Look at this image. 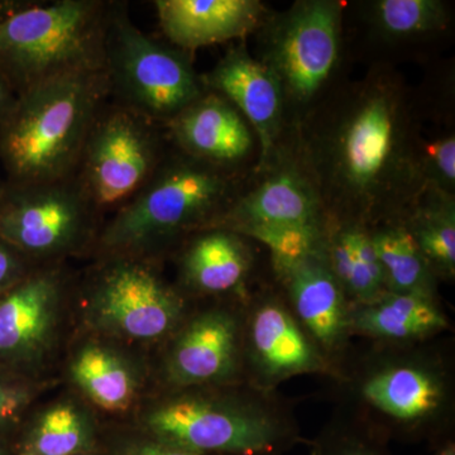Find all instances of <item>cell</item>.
<instances>
[{"label": "cell", "mask_w": 455, "mask_h": 455, "mask_svg": "<svg viewBox=\"0 0 455 455\" xmlns=\"http://www.w3.org/2000/svg\"><path fill=\"white\" fill-rule=\"evenodd\" d=\"M339 3H299L275 33L267 66L284 92L296 100L307 101L331 76L339 56Z\"/></svg>", "instance_id": "5bb4252c"}, {"label": "cell", "mask_w": 455, "mask_h": 455, "mask_svg": "<svg viewBox=\"0 0 455 455\" xmlns=\"http://www.w3.org/2000/svg\"><path fill=\"white\" fill-rule=\"evenodd\" d=\"M103 220L76 176L12 185L0 196V238L36 265L89 256Z\"/></svg>", "instance_id": "9c48e42d"}, {"label": "cell", "mask_w": 455, "mask_h": 455, "mask_svg": "<svg viewBox=\"0 0 455 455\" xmlns=\"http://www.w3.org/2000/svg\"><path fill=\"white\" fill-rule=\"evenodd\" d=\"M5 188V180L0 178V196H2L3 191H4Z\"/></svg>", "instance_id": "f35d334b"}, {"label": "cell", "mask_w": 455, "mask_h": 455, "mask_svg": "<svg viewBox=\"0 0 455 455\" xmlns=\"http://www.w3.org/2000/svg\"><path fill=\"white\" fill-rule=\"evenodd\" d=\"M397 113L390 95L362 99L341 125L335 145L339 178L355 193L373 191L390 173L397 151Z\"/></svg>", "instance_id": "9a60e30c"}, {"label": "cell", "mask_w": 455, "mask_h": 455, "mask_svg": "<svg viewBox=\"0 0 455 455\" xmlns=\"http://www.w3.org/2000/svg\"><path fill=\"white\" fill-rule=\"evenodd\" d=\"M410 233L434 276L454 278L455 212L453 204H442L420 212Z\"/></svg>", "instance_id": "484cf974"}, {"label": "cell", "mask_w": 455, "mask_h": 455, "mask_svg": "<svg viewBox=\"0 0 455 455\" xmlns=\"http://www.w3.org/2000/svg\"><path fill=\"white\" fill-rule=\"evenodd\" d=\"M114 2L33 0L0 22V74L14 94L77 71L104 70Z\"/></svg>", "instance_id": "277c9868"}, {"label": "cell", "mask_w": 455, "mask_h": 455, "mask_svg": "<svg viewBox=\"0 0 455 455\" xmlns=\"http://www.w3.org/2000/svg\"><path fill=\"white\" fill-rule=\"evenodd\" d=\"M82 455H104L103 449H99V451H90V453H85Z\"/></svg>", "instance_id": "74e56055"}, {"label": "cell", "mask_w": 455, "mask_h": 455, "mask_svg": "<svg viewBox=\"0 0 455 455\" xmlns=\"http://www.w3.org/2000/svg\"><path fill=\"white\" fill-rule=\"evenodd\" d=\"M171 149L164 125L108 100L74 175L106 221L151 181Z\"/></svg>", "instance_id": "ba28073f"}, {"label": "cell", "mask_w": 455, "mask_h": 455, "mask_svg": "<svg viewBox=\"0 0 455 455\" xmlns=\"http://www.w3.org/2000/svg\"><path fill=\"white\" fill-rule=\"evenodd\" d=\"M244 311L215 304L188 311L151 359L157 390L221 387L244 379Z\"/></svg>", "instance_id": "8fae6325"}, {"label": "cell", "mask_w": 455, "mask_h": 455, "mask_svg": "<svg viewBox=\"0 0 455 455\" xmlns=\"http://www.w3.org/2000/svg\"><path fill=\"white\" fill-rule=\"evenodd\" d=\"M235 200L232 171L204 164L171 145L151 181L104 221L90 257L163 262L188 236L217 226Z\"/></svg>", "instance_id": "7a4b0ae2"}, {"label": "cell", "mask_w": 455, "mask_h": 455, "mask_svg": "<svg viewBox=\"0 0 455 455\" xmlns=\"http://www.w3.org/2000/svg\"><path fill=\"white\" fill-rule=\"evenodd\" d=\"M0 455H5L4 449L0 448Z\"/></svg>", "instance_id": "ab89813d"}, {"label": "cell", "mask_w": 455, "mask_h": 455, "mask_svg": "<svg viewBox=\"0 0 455 455\" xmlns=\"http://www.w3.org/2000/svg\"><path fill=\"white\" fill-rule=\"evenodd\" d=\"M314 443L319 455H391L387 440L361 423L335 425Z\"/></svg>", "instance_id": "f1b7e54d"}, {"label": "cell", "mask_w": 455, "mask_h": 455, "mask_svg": "<svg viewBox=\"0 0 455 455\" xmlns=\"http://www.w3.org/2000/svg\"><path fill=\"white\" fill-rule=\"evenodd\" d=\"M433 455H455V442L451 436L443 439L438 444H435V451Z\"/></svg>", "instance_id": "d590c367"}, {"label": "cell", "mask_w": 455, "mask_h": 455, "mask_svg": "<svg viewBox=\"0 0 455 455\" xmlns=\"http://www.w3.org/2000/svg\"><path fill=\"white\" fill-rule=\"evenodd\" d=\"M32 2L33 0H0V22L17 13L20 9L26 8Z\"/></svg>", "instance_id": "e575fe53"}, {"label": "cell", "mask_w": 455, "mask_h": 455, "mask_svg": "<svg viewBox=\"0 0 455 455\" xmlns=\"http://www.w3.org/2000/svg\"><path fill=\"white\" fill-rule=\"evenodd\" d=\"M281 277L286 280L289 290L290 310L320 352L333 363L350 334L352 305L329 267L325 251Z\"/></svg>", "instance_id": "e0dca14e"}, {"label": "cell", "mask_w": 455, "mask_h": 455, "mask_svg": "<svg viewBox=\"0 0 455 455\" xmlns=\"http://www.w3.org/2000/svg\"><path fill=\"white\" fill-rule=\"evenodd\" d=\"M164 130L180 152L220 170L232 171L253 147L252 133L241 113L212 92L185 108Z\"/></svg>", "instance_id": "2e32d148"}, {"label": "cell", "mask_w": 455, "mask_h": 455, "mask_svg": "<svg viewBox=\"0 0 455 455\" xmlns=\"http://www.w3.org/2000/svg\"><path fill=\"white\" fill-rule=\"evenodd\" d=\"M109 100L106 70L53 77L17 95L0 122V164L12 185L70 178L99 112Z\"/></svg>", "instance_id": "3957f363"}, {"label": "cell", "mask_w": 455, "mask_h": 455, "mask_svg": "<svg viewBox=\"0 0 455 455\" xmlns=\"http://www.w3.org/2000/svg\"><path fill=\"white\" fill-rule=\"evenodd\" d=\"M79 277L66 262L46 263L0 295V359L36 381L64 350L75 320Z\"/></svg>", "instance_id": "30bf717a"}, {"label": "cell", "mask_w": 455, "mask_h": 455, "mask_svg": "<svg viewBox=\"0 0 455 455\" xmlns=\"http://www.w3.org/2000/svg\"><path fill=\"white\" fill-rule=\"evenodd\" d=\"M374 20L386 35L409 37L440 28L445 11L436 0H381L374 5Z\"/></svg>", "instance_id": "83f0119b"}, {"label": "cell", "mask_w": 455, "mask_h": 455, "mask_svg": "<svg viewBox=\"0 0 455 455\" xmlns=\"http://www.w3.org/2000/svg\"><path fill=\"white\" fill-rule=\"evenodd\" d=\"M178 250V287L187 296L206 298L235 291L252 262L243 236L224 228L200 230Z\"/></svg>", "instance_id": "ffe728a7"}, {"label": "cell", "mask_w": 455, "mask_h": 455, "mask_svg": "<svg viewBox=\"0 0 455 455\" xmlns=\"http://www.w3.org/2000/svg\"><path fill=\"white\" fill-rule=\"evenodd\" d=\"M206 92L229 101L259 133L263 154L276 139L283 113V86L267 65L244 50H230L211 73L202 76Z\"/></svg>", "instance_id": "ac0fdd59"}, {"label": "cell", "mask_w": 455, "mask_h": 455, "mask_svg": "<svg viewBox=\"0 0 455 455\" xmlns=\"http://www.w3.org/2000/svg\"><path fill=\"white\" fill-rule=\"evenodd\" d=\"M325 256L352 307L371 304L387 292L381 263L366 230L348 227L335 233Z\"/></svg>", "instance_id": "cb8c5ba5"}, {"label": "cell", "mask_w": 455, "mask_h": 455, "mask_svg": "<svg viewBox=\"0 0 455 455\" xmlns=\"http://www.w3.org/2000/svg\"><path fill=\"white\" fill-rule=\"evenodd\" d=\"M17 95L14 94L9 84L5 82L4 77L0 74V122L5 118L9 110L13 107Z\"/></svg>", "instance_id": "836d02e7"}, {"label": "cell", "mask_w": 455, "mask_h": 455, "mask_svg": "<svg viewBox=\"0 0 455 455\" xmlns=\"http://www.w3.org/2000/svg\"><path fill=\"white\" fill-rule=\"evenodd\" d=\"M154 4L166 40L187 53L243 37L262 14L254 0H156Z\"/></svg>", "instance_id": "d6986e66"}, {"label": "cell", "mask_w": 455, "mask_h": 455, "mask_svg": "<svg viewBox=\"0 0 455 455\" xmlns=\"http://www.w3.org/2000/svg\"><path fill=\"white\" fill-rule=\"evenodd\" d=\"M104 70L110 101L164 127L206 92L188 53L140 31L127 3L114 2Z\"/></svg>", "instance_id": "52a82bcc"}, {"label": "cell", "mask_w": 455, "mask_h": 455, "mask_svg": "<svg viewBox=\"0 0 455 455\" xmlns=\"http://www.w3.org/2000/svg\"><path fill=\"white\" fill-rule=\"evenodd\" d=\"M243 349L244 379L256 390L271 392L301 374L337 373L289 307L271 296L244 311Z\"/></svg>", "instance_id": "4fadbf2b"}, {"label": "cell", "mask_w": 455, "mask_h": 455, "mask_svg": "<svg viewBox=\"0 0 455 455\" xmlns=\"http://www.w3.org/2000/svg\"><path fill=\"white\" fill-rule=\"evenodd\" d=\"M37 266L0 238V295L22 281Z\"/></svg>", "instance_id": "d6a6232c"}, {"label": "cell", "mask_w": 455, "mask_h": 455, "mask_svg": "<svg viewBox=\"0 0 455 455\" xmlns=\"http://www.w3.org/2000/svg\"><path fill=\"white\" fill-rule=\"evenodd\" d=\"M268 394L241 385L156 390L124 424L196 455H283L302 442L300 430Z\"/></svg>", "instance_id": "6da1fadb"}, {"label": "cell", "mask_w": 455, "mask_h": 455, "mask_svg": "<svg viewBox=\"0 0 455 455\" xmlns=\"http://www.w3.org/2000/svg\"><path fill=\"white\" fill-rule=\"evenodd\" d=\"M352 379L362 425L385 440L447 438L453 390L440 359L420 352L383 353Z\"/></svg>", "instance_id": "8992f818"}, {"label": "cell", "mask_w": 455, "mask_h": 455, "mask_svg": "<svg viewBox=\"0 0 455 455\" xmlns=\"http://www.w3.org/2000/svg\"><path fill=\"white\" fill-rule=\"evenodd\" d=\"M47 388V381L31 379H0V427L13 424L22 418L37 395Z\"/></svg>", "instance_id": "4dcf8cb0"}, {"label": "cell", "mask_w": 455, "mask_h": 455, "mask_svg": "<svg viewBox=\"0 0 455 455\" xmlns=\"http://www.w3.org/2000/svg\"><path fill=\"white\" fill-rule=\"evenodd\" d=\"M350 334L407 346L427 339L449 328V320L435 298L386 292L379 300L352 307Z\"/></svg>", "instance_id": "603a6c76"}, {"label": "cell", "mask_w": 455, "mask_h": 455, "mask_svg": "<svg viewBox=\"0 0 455 455\" xmlns=\"http://www.w3.org/2000/svg\"><path fill=\"white\" fill-rule=\"evenodd\" d=\"M188 296L167 281L161 262L132 257L94 259L77 280L79 329L131 348L157 349L188 315Z\"/></svg>", "instance_id": "5b68a950"}, {"label": "cell", "mask_w": 455, "mask_h": 455, "mask_svg": "<svg viewBox=\"0 0 455 455\" xmlns=\"http://www.w3.org/2000/svg\"><path fill=\"white\" fill-rule=\"evenodd\" d=\"M371 238L381 263L386 291L435 298V276L409 228H385Z\"/></svg>", "instance_id": "d4e9b609"}, {"label": "cell", "mask_w": 455, "mask_h": 455, "mask_svg": "<svg viewBox=\"0 0 455 455\" xmlns=\"http://www.w3.org/2000/svg\"><path fill=\"white\" fill-rule=\"evenodd\" d=\"M101 449L104 455H196L171 447L128 424L106 427Z\"/></svg>", "instance_id": "f546056e"}, {"label": "cell", "mask_w": 455, "mask_h": 455, "mask_svg": "<svg viewBox=\"0 0 455 455\" xmlns=\"http://www.w3.org/2000/svg\"><path fill=\"white\" fill-rule=\"evenodd\" d=\"M104 424L74 392L42 406L20 434L13 455H82L101 448Z\"/></svg>", "instance_id": "44dd1931"}, {"label": "cell", "mask_w": 455, "mask_h": 455, "mask_svg": "<svg viewBox=\"0 0 455 455\" xmlns=\"http://www.w3.org/2000/svg\"><path fill=\"white\" fill-rule=\"evenodd\" d=\"M65 357L71 392L98 415L131 418L148 395L151 358L142 350L76 329Z\"/></svg>", "instance_id": "7c38bea8"}, {"label": "cell", "mask_w": 455, "mask_h": 455, "mask_svg": "<svg viewBox=\"0 0 455 455\" xmlns=\"http://www.w3.org/2000/svg\"><path fill=\"white\" fill-rule=\"evenodd\" d=\"M427 166L440 185L454 188L455 140L453 136L435 140L427 148Z\"/></svg>", "instance_id": "1f68e13d"}, {"label": "cell", "mask_w": 455, "mask_h": 455, "mask_svg": "<svg viewBox=\"0 0 455 455\" xmlns=\"http://www.w3.org/2000/svg\"><path fill=\"white\" fill-rule=\"evenodd\" d=\"M256 227H320L319 209L307 182L293 172H281L244 197H235L220 223L239 233Z\"/></svg>", "instance_id": "7402d4cb"}, {"label": "cell", "mask_w": 455, "mask_h": 455, "mask_svg": "<svg viewBox=\"0 0 455 455\" xmlns=\"http://www.w3.org/2000/svg\"><path fill=\"white\" fill-rule=\"evenodd\" d=\"M309 455H319V451H317L315 443H311Z\"/></svg>", "instance_id": "8d00e7d4"}, {"label": "cell", "mask_w": 455, "mask_h": 455, "mask_svg": "<svg viewBox=\"0 0 455 455\" xmlns=\"http://www.w3.org/2000/svg\"><path fill=\"white\" fill-rule=\"evenodd\" d=\"M236 235L243 238L250 236L265 244L280 276L325 250L320 227H256Z\"/></svg>", "instance_id": "4316f807"}]
</instances>
